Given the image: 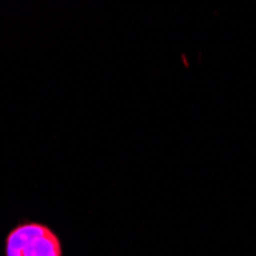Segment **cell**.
I'll return each instance as SVG.
<instances>
[{
    "label": "cell",
    "mask_w": 256,
    "mask_h": 256,
    "mask_svg": "<svg viewBox=\"0 0 256 256\" xmlns=\"http://www.w3.org/2000/svg\"><path fill=\"white\" fill-rule=\"evenodd\" d=\"M5 256H63L62 241L43 222L17 224L5 238Z\"/></svg>",
    "instance_id": "obj_1"
}]
</instances>
